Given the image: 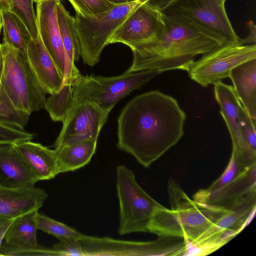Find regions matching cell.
Here are the masks:
<instances>
[{
    "label": "cell",
    "instance_id": "1",
    "mask_svg": "<svg viewBox=\"0 0 256 256\" xmlns=\"http://www.w3.org/2000/svg\"><path fill=\"white\" fill-rule=\"evenodd\" d=\"M186 119L173 97L158 90L142 94L122 110L116 146L148 168L178 142Z\"/></svg>",
    "mask_w": 256,
    "mask_h": 256
},
{
    "label": "cell",
    "instance_id": "2",
    "mask_svg": "<svg viewBox=\"0 0 256 256\" xmlns=\"http://www.w3.org/2000/svg\"><path fill=\"white\" fill-rule=\"evenodd\" d=\"M163 13L165 28L157 39L131 48L133 58L126 73L146 70L188 71L198 55L228 41L212 30L186 19Z\"/></svg>",
    "mask_w": 256,
    "mask_h": 256
},
{
    "label": "cell",
    "instance_id": "3",
    "mask_svg": "<svg viewBox=\"0 0 256 256\" xmlns=\"http://www.w3.org/2000/svg\"><path fill=\"white\" fill-rule=\"evenodd\" d=\"M170 208L163 206L154 211L148 228L159 236L182 238L196 241L228 209L191 199L173 178L168 181Z\"/></svg>",
    "mask_w": 256,
    "mask_h": 256
},
{
    "label": "cell",
    "instance_id": "4",
    "mask_svg": "<svg viewBox=\"0 0 256 256\" xmlns=\"http://www.w3.org/2000/svg\"><path fill=\"white\" fill-rule=\"evenodd\" d=\"M3 64L0 84L14 106L30 114L44 108L46 92L27 56L3 42Z\"/></svg>",
    "mask_w": 256,
    "mask_h": 256
},
{
    "label": "cell",
    "instance_id": "5",
    "mask_svg": "<svg viewBox=\"0 0 256 256\" xmlns=\"http://www.w3.org/2000/svg\"><path fill=\"white\" fill-rule=\"evenodd\" d=\"M162 72L150 70L124 72L120 76L110 77L82 74L72 85L74 100L94 102L110 114L120 100Z\"/></svg>",
    "mask_w": 256,
    "mask_h": 256
},
{
    "label": "cell",
    "instance_id": "6",
    "mask_svg": "<svg viewBox=\"0 0 256 256\" xmlns=\"http://www.w3.org/2000/svg\"><path fill=\"white\" fill-rule=\"evenodd\" d=\"M142 3L136 0L116 4L107 12L94 16H83L76 14L75 26L80 56L84 64L93 66L100 61L102 51L116 30Z\"/></svg>",
    "mask_w": 256,
    "mask_h": 256
},
{
    "label": "cell",
    "instance_id": "7",
    "mask_svg": "<svg viewBox=\"0 0 256 256\" xmlns=\"http://www.w3.org/2000/svg\"><path fill=\"white\" fill-rule=\"evenodd\" d=\"M116 188L120 205L118 233L149 232L155 210L162 206L137 182L134 172L124 165L116 169Z\"/></svg>",
    "mask_w": 256,
    "mask_h": 256
},
{
    "label": "cell",
    "instance_id": "8",
    "mask_svg": "<svg viewBox=\"0 0 256 256\" xmlns=\"http://www.w3.org/2000/svg\"><path fill=\"white\" fill-rule=\"evenodd\" d=\"M196 241L188 244V256H205L220 248L238 235L256 214V191L234 203Z\"/></svg>",
    "mask_w": 256,
    "mask_h": 256
},
{
    "label": "cell",
    "instance_id": "9",
    "mask_svg": "<svg viewBox=\"0 0 256 256\" xmlns=\"http://www.w3.org/2000/svg\"><path fill=\"white\" fill-rule=\"evenodd\" d=\"M86 256H186L185 239L159 236L154 240L138 242L96 237L83 234L79 240Z\"/></svg>",
    "mask_w": 256,
    "mask_h": 256
},
{
    "label": "cell",
    "instance_id": "10",
    "mask_svg": "<svg viewBox=\"0 0 256 256\" xmlns=\"http://www.w3.org/2000/svg\"><path fill=\"white\" fill-rule=\"evenodd\" d=\"M256 58V44L227 42L194 60L187 71L192 80L202 87L215 84L229 76L238 66Z\"/></svg>",
    "mask_w": 256,
    "mask_h": 256
},
{
    "label": "cell",
    "instance_id": "11",
    "mask_svg": "<svg viewBox=\"0 0 256 256\" xmlns=\"http://www.w3.org/2000/svg\"><path fill=\"white\" fill-rule=\"evenodd\" d=\"M220 0H170L160 10L202 25L226 38L238 42L235 32Z\"/></svg>",
    "mask_w": 256,
    "mask_h": 256
},
{
    "label": "cell",
    "instance_id": "12",
    "mask_svg": "<svg viewBox=\"0 0 256 256\" xmlns=\"http://www.w3.org/2000/svg\"><path fill=\"white\" fill-rule=\"evenodd\" d=\"M165 28L163 13L148 3L136 7L116 30L108 44L122 43L133 47L152 42L162 34Z\"/></svg>",
    "mask_w": 256,
    "mask_h": 256
},
{
    "label": "cell",
    "instance_id": "13",
    "mask_svg": "<svg viewBox=\"0 0 256 256\" xmlns=\"http://www.w3.org/2000/svg\"><path fill=\"white\" fill-rule=\"evenodd\" d=\"M108 114L94 102L74 100L73 106L62 123L52 146L56 148L86 140H98Z\"/></svg>",
    "mask_w": 256,
    "mask_h": 256
},
{
    "label": "cell",
    "instance_id": "14",
    "mask_svg": "<svg viewBox=\"0 0 256 256\" xmlns=\"http://www.w3.org/2000/svg\"><path fill=\"white\" fill-rule=\"evenodd\" d=\"M214 94L231 137L232 152L245 167L256 164V153L248 148L241 136L238 120V108L241 103L233 87L218 82L214 84Z\"/></svg>",
    "mask_w": 256,
    "mask_h": 256
},
{
    "label": "cell",
    "instance_id": "15",
    "mask_svg": "<svg viewBox=\"0 0 256 256\" xmlns=\"http://www.w3.org/2000/svg\"><path fill=\"white\" fill-rule=\"evenodd\" d=\"M60 0H46L37 3L36 16L43 44L64 77L67 58L57 18L56 6Z\"/></svg>",
    "mask_w": 256,
    "mask_h": 256
},
{
    "label": "cell",
    "instance_id": "16",
    "mask_svg": "<svg viewBox=\"0 0 256 256\" xmlns=\"http://www.w3.org/2000/svg\"><path fill=\"white\" fill-rule=\"evenodd\" d=\"M48 198L39 188L0 186V216L14 219L38 210Z\"/></svg>",
    "mask_w": 256,
    "mask_h": 256
},
{
    "label": "cell",
    "instance_id": "17",
    "mask_svg": "<svg viewBox=\"0 0 256 256\" xmlns=\"http://www.w3.org/2000/svg\"><path fill=\"white\" fill-rule=\"evenodd\" d=\"M39 180L14 144H0V186H34Z\"/></svg>",
    "mask_w": 256,
    "mask_h": 256
},
{
    "label": "cell",
    "instance_id": "18",
    "mask_svg": "<svg viewBox=\"0 0 256 256\" xmlns=\"http://www.w3.org/2000/svg\"><path fill=\"white\" fill-rule=\"evenodd\" d=\"M26 54L42 88L46 94L58 92L62 86L64 77L44 46L40 36L32 38L27 44Z\"/></svg>",
    "mask_w": 256,
    "mask_h": 256
},
{
    "label": "cell",
    "instance_id": "19",
    "mask_svg": "<svg viewBox=\"0 0 256 256\" xmlns=\"http://www.w3.org/2000/svg\"><path fill=\"white\" fill-rule=\"evenodd\" d=\"M56 11L60 32L67 58L64 83L72 85L82 75L75 64L80 56L75 19L66 9L60 0L57 4Z\"/></svg>",
    "mask_w": 256,
    "mask_h": 256
},
{
    "label": "cell",
    "instance_id": "20",
    "mask_svg": "<svg viewBox=\"0 0 256 256\" xmlns=\"http://www.w3.org/2000/svg\"><path fill=\"white\" fill-rule=\"evenodd\" d=\"M14 144L39 181L54 178L59 174L54 150L32 140Z\"/></svg>",
    "mask_w": 256,
    "mask_h": 256
},
{
    "label": "cell",
    "instance_id": "21",
    "mask_svg": "<svg viewBox=\"0 0 256 256\" xmlns=\"http://www.w3.org/2000/svg\"><path fill=\"white\" fill-rule=\"evenodd\" d=\"M254 191H256V163L248 167L232 182L198 202L228 209Z\"/></svg>",
    "mask_w": 256,
    "mask_h": 256
},
{
    "label": "cell",
    "instance_id": "22",
    "mask_svg": "<svg viewBox=\"0 0 256 256\" xmlns=\"http://www.w3.org/2000/svg\"><path fill=\"white\" fill-rule=\"evenodd\" d=\"M228 78L242 106L250 116L256 120V58L234 68Z\"/></svg>",
    "mask_w": 256,
    "mask_h": 256
},
{
    "label": "cell",
    "instance_id": "23",
    "mask_svg": "<svg viewBox=\"0 0 256 256\" xmlns=\"http://www.w3.org/2000/svg\"><path fill=\"white\" fill-rule=\"evenodd\" d=\"M97 140H86L54 148L58 174L72 172L88 164L96 152Z\"/></svg>",
    "mask_w": 256,
    "mask_h": 256
},
{
    "label": "cell",
    "instance_id": "24",
    "mask_svg": "<svg viewBox=\"0 0 256 256\" xmlns=\"http://www.w3.org/2000/svg\"><path fill=\"white\" fill-rule=\"evenodd\" d=\"M38 211L34 210L14 218L6 231L4 242L14 248L36 247L37 240L36 216Z\"/></svg>",
    "mask_w": 256,
    "mask_h": 256
},
{
    "label": "cell",
    "instance_id": "25",
    "mask_svg": "<svg viewBox=\"0 0 256 256\" xmlns=\"http://www.w3.org/2000/svg\"><path fill=\"white\" fill-rule=\"evenodd\" d=\"M3 42L23 52L26 56L27 44L32 38L22 21L9 11L2 12Z\"/></svg>",
    "mask_w": 256,
    "mask_h": 256
},
{
    "label": "cell",
    "instance_id": "26",
    "mask_svg": "<svg viewBox=\"0 0 256 256\" xmlns=\"http://www.w3.org/2000/svg\"><path fill=\"white\" fill-rule=\"evenodd\" d=\"M74 104L72 85L64 83L60 90L46 100L44 108L54 122H64Z\"/></svg>",
    "mask_w": 256,
    "mask_h": 256
},
{
    "label": "cell",
    "instance_id": "27",
    "mask_svg": "<svg viewBox=\"0 0 256 256\" xmlns=\"http://www.w3.org/2000/svg\"><path fill=\"white\" fill-rule=\"evenodd\" d=\"M247 168L240 162L236 154L232 152L228 163L220 176L208 188L197 192L194 195L193 200L198 202L203 198L217 192L232 182Z\"/></svg>",
    "mask_w": 256,
    "mask_h": 256
},
{
    "label": "cell",
    "instance_id": "28",
    "mask_svg": "<svg viewBox=\"0 0 256 256\" xmlns=\"http://www.w3.org/2000/svg\"><path fill=\"white\" fill-rule=\"evenodd\" d=\"M30 114L18 110L12 104L0 84V123L24 128Z\"/></svg>",
    "mask_w": 256,
    "mask_h": 256
},
{
    "label": "cell",
    "instance_id": "29",
    "mask_svg": "<svg viewBox=\"0 0 256 256\" xmlns=\"http://www.w3.org/2000/svg\"><path fill=\"white\" fill-rule=\"evenodd\" d=\"M38 230L51 234L58 239L68 237L80 240L83 234L74 228L54 220L42 212H38L36 216Z\"/></svg>",
    "mask_w": 256,
    "mask_h": 256
},
{
    "label": "cell",
    "instance_id": "30",
    "mask_svg": "<svg viewBox=\"0 0 256 256\" xmlns=\"http://www.w3.org/2000/svg\"><path fill=\"white\" fill-rule=\"evenodd\" d=\"M12 3L10 11L16 14L26 26L32 38H36L39 32L36 12L34 7L33 0H10Z\"/></svg>",
    "mask_w": 256,
    "mask_h": 256
},
{
    "label": "cell",
    "instance_id": "31",
    "mask_svg": "<svg viewBox=\"0 0 256 256\" xmlns=\"http://www.w3.org/2000/svg\"><path fill=\"white\" fill-rule=\"evenodd\" d=\"M238 120L242 137L248 148L256 153V120L252 118L240 104Z\"/></svg>",
    "mask_w": 256,
    "mask_h": 256
},
{
    "label": "cell",
    "instance_id": "32",
    "mask_svg": "<svg viewBox=\"0 0 256 256\" xmlns=\"http://www.w3.org/2000/svg\"><path fill=\"white\" fill-rule=\"evenodd\" d=\"M76 14L83 16H94L107 12L116 4L107 0H68Z\"/></svg>",
    "mask_w": 256,
    "mask_h": 256
},
{
    "label": "cell",
    "instance_id": "33",
    "mask_svg": "<svg viewBox=\"0 0 256 256\" xmlns=\"http://www.w3.org/2000/svg\"><path fill=\"white\" fill-rule=\"evenodd\" d=\"M0 256H56L52 248L38 245L36 247L18 248L10 246L2 242Z\"/></svg>",
    "mask_w": 256,
    "mask_h": 256
},
{
    "label": "cell",
    "instance_id": "34",
    "mask_svg": "<svg viewBox=\"0 0 256 256\" xmlns=\"http://www.w3.org/2000/svg\"><path fill=\"white\" fill-rule=\"evenodd\" d=\"M35 134L28 132L24 128L0 123V144L32 140Z\"/></svg>",
    "mask_w": 256,
    "mask_h": 256
},
{
    "label": "cell",
    "instance_id": "35",
    "mask_svg": "<svg viewBox=\"0 0 256 256\" xmlns=\"http://www.w3.org/2000/svg\"><path fill=\"white\" fill-rule=\"evenodd\" d=\"M58 240L59 242L52 248L56 256H86L82 245L78 239L62 237Z\"/></svg>",
    "mask_w": 256,
    "mask_h": 256
},
{
    "label": "cell",
    "instance_id": "36",
    "mask_svg": "<svg viewBox=\"0 0 256 256\" xmlns=\"http://www.w3.org/2000/svg\"><path fill=\"white\" fill-rule=\"evenodd\" d=\"M246 25L249 29V34L245 38H240L238 42L242 44H254L256 43V27L252 20L248 22Z\"/></svg>",
    "mask_w": 256,
    "mask_h": 256
},
{
    "label": "cell",
    "instance_id": "37",
    "mask_svg": "<svg viewBox=\"0 0 256 256\" xmlns=\"http://www.w3.org/2000/svg\"><path fill=\"white\" fill-rule=\"evenodd\" d=\"M14 220L0 216V248L4 240V235Z\"/></svg>",
    "mask_w": 256,
    "mask_h": 256
},
{
    "label": "cell",
    "instance_id": "38",
    "mask_svg": "<svg viewBox=\"0 0 256 256\" xmlns=\"http://www.w3.org/2000/svg\"><path fill=\"white\" fill-rule=\"evenodd\" d=\"M133 1L139 0L143 3H148L160 10L170 0H132Z\"/></svg>",
    "mask_w": 256,
    "mask_h": 256
},
{
    "label": "cell",
    "instance_id": "39",
    "mask_svg": "<svg viewBox=\"0 0 256 256\" xmlns=\"http://www.w3.org/2000/svg\"><path fill=\"white\" fill-rule=\"evenodd\" d=\"M11 8L10 0H0V11L2 12L10 11Z\"/></svg>",
    "mask_w": 256,
    "mask_h": 256
},
{
    "label": "cell",
    "instance_id": "40",
    "mask_svg": "<svg viewBox=\"0 0 256 256\" xmlns=\"http://www.w3.org/2000/svg\"><path fill=\"white\" fill-rule=\"evenodd\" d=\"M112 3L116 4H126L131 2H133L132 0H107Z\"/></svg>",
    "mask_w": 256,
    "mask_h": 256
},
{
    "label": "cell",
    "instance_id": "41",
    "mask_svg": "<svg viewBox=\"0 0 256 256\" xmlns=\"http://www.w3.org/2000/svg\"><path fill=\"white\" fill-rule=\"evenodd\" d=\"M2 64H3V58H2V44H0V78H1V75H2Z\"/></svg>",
    "mask_w": 256,
    "mask_h": 256
},
{
    "label": "cell",
    "instance_id": "42",
    "mask_svg": "<svg viewBox=\"0 0 256 256\" xmlns=\"http://www.w3.org/2000/svg\"><path fill=\"white\" fill-rule=\"evenodd\" d=\"M2 12L0 11V34L2 29Z\"/></svg>",
    "mask_w": 256,
    "mask_h": 256
},
{
    "label": "cell",
    "instance_id": "43",
    "mask_svg": "<svg viewBox=\"0 0 256 256\" xmlns=\"http://www.w3.org/2000/svg\"><path fill=\"white\" fill-rule=\"evenodd\" d=\"M44 0H33L34 2H35L36 4L41 2L42 1H44Z\"/></svg>",
    "mask_w": 256,
    "mask_h": 256
},
{
    "label": "cell",
    "instance_id": "44",
    "mask_svg": "<svg viewBox=\"0 0 256 256\" xmlns=\"http://www.w3.org/2000/svg\"><path fill=\"white\" fill-rule=\"evenodd\" d=\"M222 2L225 3L226 0H220Z\"/></svg>",
    "mask_w": 256,
    "mask_h": 256
}]
</instances>
